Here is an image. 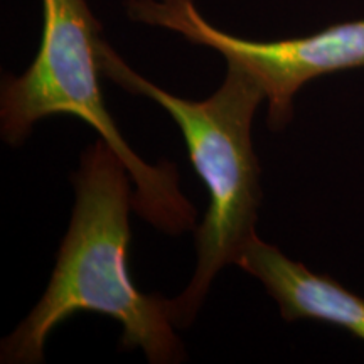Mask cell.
<instances>
[{
    "instance_id": "5b68a950",
    "label": "cell",
    "mask_w": 364,
    "mask_h": 364,
    "mask_svg": "<svg viewBox=\"0 0 364 364\" xmlns=\"http://www.w3.org/2000/svg\"><path fill=\"white\" fill-rule=\"evenodd\" d=\"M235 265L262 282L287 322L299 318L327 322L364 341V299L331 277L317 275L290 260L257 235L245 245Z\"/></svg>"
},
{
    "instance_id": "277c9868",
    "label": "cell",
    "mask_w": 364,
    "mask_h": 364,
    "mask_svg": "<svg viewBox=\"0 0 364 364\" xmlns=\"http://www.w3.org/2000/svg\"><path fill=\"white\" fill-rule=\"evenodd\" d=\"M125 9L132 21L169 29L245 68L265 91L272 130L289 125L295 93L309 81L364 68V19L329 26L306 38L252 41L209 24L194 0H127Z\"/></svg>"
},
{
    "instance_id": "7a4b0ae2",
    "label": "cell",
    "mask_w": 364,
    "mask_h": 364,
    "mask_svg": "<svg viewBox=\"0 0 364 364\" xmlns=\"http://www.w3.org/2000/svg\"><path fill=\"white\" fill-rule=\"evenodd\" d=\"M98 66L103 76L135 95L161 105L184 135L189 159L209 194V206L196 228L198 265L191 284L179 297L169 300L174 326L188 327L221 268L236 263L245 245L257 235L262 203L260 164L253 150L252 122L265 97L262 85L236 63L228 61L223 85L203 102L186 100L129 68L100 38Z\"/></svg>"
},
{
    "instance_id": "3957f363",
    "label": "cell",
    "mask_w": 364,
    "mask_h": 364,
    "mask_svg": "<svg viewBox=\"0 0 364 364\" xmlns=\"http://www.w3.org/2000/svg\"><path fill=\"white\" fill-rule=\"evenodd\" d=\"M100 31L102 26L86 0H43V36L33 65L21 76H2V139L9 145H21L43 118H81L124 161L136 184V215L171 235L193 230L196 209L181 193L177 167L167 161L159 166L142 161L107 110L97 56Z\"/></svg>"
},
{
    "instance_id": "6da1fadb",
    "label": "cell",
    "mask_w": 364,
    "mask_h": 364,
    "mask_svg": "<svg viewBox=\"0 0 364 364\" xmlns=\"http://www.w3.org/2000/svg\"><path fill=\"white\" fill-rule=\"evenodd\" d=\"M127 172L107 140L85 150L73 176L76 203L51 282L33 312L2 341V363H44L49 334L78 312L115 318L124 327L122 348H140L152 364L184 359L172 331L169 300L142 294L132 282L129 215L134 194Z\"/></svg>"
}]
</instances>
